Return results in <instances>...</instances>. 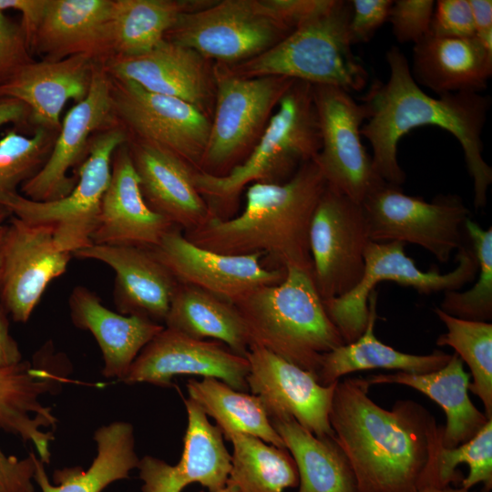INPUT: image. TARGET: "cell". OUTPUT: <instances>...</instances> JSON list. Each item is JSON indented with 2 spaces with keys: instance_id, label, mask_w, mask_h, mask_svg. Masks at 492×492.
I'll list each match as a JSON object with an SVG mask.
<instances>
[{
  "instance_id": "816d5d0a",
  "label": "cell",
  "mask_w": 492,
  "mask_h": 492,
  "mask_svg": "<svg viewBox=\"0 0 492 492\" xmlns=\"http://www.w3.org/2000/svg\"><path fill=\"white\" fill-rule=\"evenodd\" d=\"M29 116V108L23 102L14 98L0 99V127L8 123L27 127Z\"/></svg>"
},
{
  "instance_id": "7c38bea8",
  "label": "cell",
  "mask_w": 492,
  "mask_h": 492,
  "mask_svg": "<svg viewBox=\"0 0 492 492\" xmlns=\"http://www.w3.org/2000/svg\"><path fill=\"white\" fill-rule=\"evenodd\" d=\"M321 149L313 161L327 186L362 204L384 181L362 143L367 108L350 93L331 86H313Z\"/></svg>"
},
{
  "instance_id": "7dc6e473",
  "label": "cell",
  "mask_w": 492,
  "mask_h": 492,
  "mask_svg": "<svg viewBox=\"0 0 492 492\" xmlns=\"http://www.w3.org/2000/svg\"><path fill=\"white\" fill-rule=\"evenodd\" d=\"M273 15L293 31L300 25L328 9L333 0H265Z\"/></svg>"
},
{
  "instance_id": "f907efd6",
  "label": "cell",
  "mask_w": 492,
  "mask_h": 492,
  "mask_svg": "<svg viewBox=\"0 0 492 492\" xmlns=\"http://www.w3.org/2000/svg\"><path fill=\"white\" fill-rule=\"evenodd\" d=\"M7 314L0 302V369L11 367L22 362L18 343L9 332Z\"/></svg>"
},
{
  "instance_id": "7bdbcfd3",
  "label": "cell",
  "mask_w": 492,
  "mask_h": 492,
  "mask_svg": "<svg viewBox=\"0 0 492 492\" xmlns=\"http://www.w3.org/2000/svg\"><path fill=\"white\" fill-rule=\"evenodd\" d=\"M430 35L440 37H473L475 27L468 0L435 2Z\"/></svg>"
},
{
  "instance_id": "7402d4cb",
  "label": "cell",
  "mask_w": 492,
  "mask_h": 492,
  "mask_svg": "<svg viewBox=\"0 0 492 492\" xmlns=\"http://www.w3.org/2000/svg\"><path fill=\"white\" fill-rule=\"evenodd\" d=\"M73 257L97 261L114 271V302L119 313L164 325L179 282L152 249L91 244Z\"/></svg>"
},
{
  "instance_id": "681fc988",
  "label": "cell",
  "mask_w": 492,
  "mask_h": 492,
  "mask_svg": "<svg viewBox=\"0 0 492 492\" xmlns=\"http://www.w3.org/2000/svg\"><path fill=\"white\" fill-rule=\"evenodd\" d=\"M473 16L475 37L492 55V1L468 0Z\"/></svg>"
},
{
  "instance_id": "f6af8a7d",
  "label": "cell",
  "mask_w": 492,
  "mask_h": 492,
  "mask_svg": "<svg viewBox=\"0 0 492 492\" xmlns=\"http://www.w3.org/2000/svg\"><path fill=\"white\" fill-rule=\"evenodd\" d=\"M394 1L352 0L349 37L352 45L368 42L387 20Z\"/></svg>"
},
{
  "instance_id": "8fae6325",
  "label": "cell",
  "mask_w": 492,
  "mask_h": 492,
  "mask_svg": "<svg viewBox=\"0 0 492 492\" xmlns=\"http://www.w3.org/2000/svg\"><path fill=\"white\" fill-rule=\"evenodd\" d=\"M399 241H371L365 251V266L357 285L343 296L324 300L326 313L345 343L355 341L365 330L368 299L382 282L410 286L423 294L460 290L476 280L477 260L471 247L465 244L456 251V267L446 273L421 271Z\"/></svg>"
},
{
  "instance_id": "d6a6232c",
  "label": "cell",
  "mask_w": 492,
  "mask_h": 492,
  "mask_svg": "<svg viewBox=\"0 0 492 492\" xmlns=\"http://www.w3.org/2000/svg\"><path fill=\"white\" fill-rule=\"evenodd\" d=\"M270 420L295 461L298 492H357L350 463L333 437H318L290 416Z\"/></svg>"
},
{
  "instance_id": "836d02e7",
  "label": "cell",
  "mask_w": 492,
  "mask_h": 492,
  "mask_svg": "<svg viewBox=\"0 0 492 492\" xmlns=\"http://www.w3.org/2000/svg\"><path fill=\"white\" fill-rule=\"evenodd\" d=\"M213 2L112 0L109 57L133 56L150 51L165 39L181 15L204 8Z\"/></svg>"
},
{
  "instance_id": "f546056e",
  "label": "cell",
  "mask_w": 492,
  "mask_h": 492,
  "mask_svg": "<svg viewBox=\"0 0 492 492\" xmlns=\"http://www.w3.org/2000/svg\"><path fill=\"white\" fill-rule=\"evenodd\" d=\"M462 359L454 353L448 363L426 374L395 372L366 378L368 384H398L412 387L442 407L446 416L442 446L456 447L472 438L490 419L479 411L468 395L470 374Z\"/></svg>"
},
{
  "instance_id": "bcb514c9",
  "label": "cell",
  "mask_w": 492,
  "mask_h": 492,
  "mask_svg": "<svg viewBox=\"0 0 492 492\" xmlns=\"http://www.w3.org/2000/svg\"><path fill=\"white\" fill-rule=\"evenodd\" d=\"M36 461L32 452L19 459L6 456L0 448V492H34Z\"/></svg>"
},
{
  "instance_id": "4dcf8cb0",
  "label": "cell",
  "mask_w": 492,
  "mask_h": 492,
  "mask_svg": "<svg viewBox=\"0 0 492 492\" xmlns=\"http://www.w3.org/2000/svg\"><path fill=\"white\" fill-rule=\"evenodd\" d=\"M377 292L368 299V321L364 332L354 342L343 343L322 355L316 380L322 385L336 383L343 375L371 369H388L409 374H426L444 367L452 354L436 350L429 354H411L382 343L374 334Z\"/></svg>"
},
{
  "instance_id": "277c9868",
  "label": "cell",
  "mask_w": 492,
  "mask_h": 492,
  "mask_svg": "<svg viewBox=\"0 0 492 492\" xmlns=\"http://www.w3.org/2000/svg\"><path fill=\"white\" fill-rule=\"evenodd\" d=\"M320 149L313 86L296 80L246 159L221 177L196 170L194 183L212 217L228 220L238 214L241 195L251 184L287 181L303 163L313 160Z\"/></svg>"
},
{
  "instance_id": "ffe728a7",
  "label": "cell",
  "mask_w": 492,
  "mask_h": 492,
  "mask_svg": "<svg viewBox=\"0 0 492 492\" xmlns=\"http://www.w3.org/2000/svg\"><path fill=\"white\" fill-rule=\"evenodd\" d=\"M102 65L112 77L182 99L211 118L216 94L214 62L190 47L164 39L147 53L111 56Z\"/></svg>"
},
{
  "instance_id": "30bf717a",
  "label": "cell",
  "mask_w": 492,
  "mask_h": 492,
  "mask_svg": "<svg viewBox=\"0 0 492 492\" xmlns=\"http://www.w3.org/2000/svg\"><path fill=\"white\" fill-rule=\"evenodd\" d=\"M291 32L265 0H221L181 15L165 39L230 66L261 54Z\"/></svg>"
},
{
  "instance_id": "db71d44e",
  "label": "cell",
  "mask_w": 492,
  "mask_h": 492,
  "mask_svg": "<svg viewBox=\"0 0 492 492\" xmlns=\"http://www.w3.org/2000/svg\"><path fill=\"white\" fill-rule=\"evenodd\" d=\"M416 492H469V490H466L463 488L462 487L458 488H454L447 486L445 487H425Z\"/></svg>"
},
{
  "instance_id": "60d3db41",
  "label": "cell",
  "mask_w": 492,
  "mask_h": 492,
  "mask_svg": "<svg viewBox=\"0 0 492 492\" xmlns=\"http://www.w3.org/2000/svg\"><path fill=\"white\" fill-rule=\"evenodd\" d=\"M466 463L469 472L462 480V487L469 490L477 484H483L486 492L492 488V419L469 440L453 447L442 446L437 462V487L453 482L458 464Z\"/></svg>"
},
{
  "instance_id": "2e32d148",
  "label": "cell",
  "mask_w": 492,
  "mask_h": 492,
  "mask_svg": "<svg viewBox=\"0 0 492 492\" xmlns=\"http://www.w3.org/2000/svg\"><path fill=\"white\" fill-rule=\"evenodd\" d=\"M71 257L56 248L51 226L11 215L3 244L0 302L15 322L29 320L49 283L66 272Z\"/></svg>"
},
{
  "instance_id": "e0dca14e",
  "label": "cell",
  "mask_w": 492,
  "mask_h": 492,
  "mask_svg": "<svg viewBox=\"0 0 492 492\" xmlns=\"http://www.w3.org/2000/svg\"><path fill=\"white\" fill-rule=\"evenodd\" d=\"M249 371L246 356L223 343L193 338L164 326L141 350L122 382L171 387L175 376L191 374L213 377L246 392Z\"/></svg>"
},
{
  "instance_id": "11a10c76",
  "label": "cell",
  "mask_w": 492,
  "mask_h": 492,
  "mask_svg": "<svg viewBox=\"0 0 492 492\" xmlns=\"http://www.w3.org/2000/svg\"><path fill=\"white\" fill-rule=\"evenodd\" d=\"M203 492V491H200ZM216 492H238V490L235 488V487L227 484L223 488L216 491Z\"/></svg>"
},
{
  "instance_id": "603a6c76",
  "label": "cell",
  "mask_w": 492,
  "mask_h": 492,
  "mask_svg": "<svg viewBox=\"0 0 492 492\" xmlns=\"http://www.w3.org/2000/svg\"><path fill=\"white\" fill-rule=\"evenodd\" d=\"M128 148L148 206L175 227L194 230L212 218L194 183L196 169L171 151L129 138Z\"/></svg>"
},
{
  "instance_id": "5b68a950",
  "label": "cell",
  "mask_w": 492,
  "mask_h": 492,
  "mask_svg": "<svg viewBox=\"0 0 492 492\" xmlns=\"http://www.w3.org/2000/svg\"><path fill=\"white\" fill-rule=\"evenodd\" d=\"M234 305L251 345L263 347L314 375L322 355L345 343L326 313L313 274L306 271L289 267L281 282L258 287Z\"/></svg>"
},
{
  "instance_id": "8992f818",
  "label": "cell",
  "mask_w": 492,
  "mask_h": 492,
  "mask_svg": "<svg viewBox=\"0 0 492 492\" xmlns=\"http://www.w3.org/2000/svg\"><path fill=\"white\" fill-rule=\"evenodd\" d=\"M350 1L333 0L323 13L300 25L282 40L246 61L224 65L234 76L284 77L312 86L362 90L368 73L354 55L349 37Z\"/></svg>"
},
{
  "instance_id": "4316f807",
  "label": "cell",
  "mask_w": 492,
  "mask_h": 492,
  "mask_svg": "<svg viewBox=\"0 0 492 492\" xmlns=\"http://www.w3.org/2000/svg\"><path fill=\"white\" fill-rule=\"evenodd\" d=\"M112 0H49L30 46L45 60L86 55L104 63L110 56Z\"/></svg>"
},
{
  "instance_id": "ee69618b",
  "label": "cell",
  "mask_w": 492,
  "mask_h": 492,
  "mask_svg": "<svg viewBox=\"0 0 492 492\" xmlns=\"http://www.w3.org/2000/svg\"><path fill=\"white\" fill-rule=\"evenodd\" d=\"M33 60L20 24L0 10V83Z\"/></svg>"
},
{
  "instance_id": "ab89813d",
  "label": "cell",
  "mask_w": 492,
  "mask_h": 492,
  "mask_svg": "<svg viewBox=\"0 0 492 492\" xmlns=\"http://www.w3.org/2000/svg\"><path fill=\"white\" fill-rule=\"evenodd\" d=\"M56 135L35 128L28 138L12 129L0 138V207L42 168Z\"/></svg>"
},
{
  "instance_id": "7a4b0ae2",
  "label": "cell",
  "mask_w": 492,
  "mask_h": 492,
  "mask_svg": "<svg viewBox=\"0 0 492 492\" xmlns=\"http://www.w3.org/2000/svg\"><path fill=\"white\" fill-rule=\"evenodd\" d=\"M389 78L373 84L364 98L368 117L361 128L369 142L377 175L401 186L405 174L397 160V145L410 130L425 125L451 133L459 142L473 180L474 205L483 209L492 183V169L483 158L482 132L491 97L477 92H457L433 97L414 80L404 53L392 46L386 52Z\"/></svg>"
},
{
  "instance_id": "9a60e30c",
  "label": "cell",
  "mask_w": 492,
  "mask_h": 492,
  "mask_svg": "<svg viewBox=\"0 0 492 492\" xmlns=\"http://www.w3.org/2000/svg\"><path fill=\"white\" fill-rule=\"evenodd\" d=\"M117 124L111 79L102 63H97L87 97L65 115L46 161L21 186L19 193L36 201L56 200L67 196L77 182L69 171L77 169L87 158L91 138Z\"/></svg>"
},
{
  "instance_id": "f35d334b",
  "label": "cell",
  "mask_w": 492,
  "mask_h": 492,
  "mask_svg": "<svg viewBox=\"0 0 492 492\" xmlns=\"http://www.w3.org/2000/svg\"><path fill=\"white\" fill-rule=\"evenodd\" d=\"M465 233L477 260V281L469 290L446 292L439 308L456 318L489 323L492 319V228L485 230L469 218L465 223Z\"/></svg>"
},
{
  "instance_id": "f1b7e54d",
  "label": "cell",
  "mask_w": 492,
  "mask_h": 492,
  "mask_svg": "<svg viewBox=\"0 0 492 492\" xmlns=\"http://www.w3.org/2000/svg\"><path fill=\"white\" fill-rule=\"evenodd\" d=\"M410 70L419 87L438 96L481 93L492 76V55L475 36L440 37L429 34L414 46Z\"/></svg>"
},
{
  "instance_id": "c3c4849f",
  "label": "cell",
  "mask_w": 492,
  "mask_h": 492,
  "mask_svg": "<svg viewBox=\"0 0 492 492\" xmlns=\"http://www.w3.org/2000/svg\"><path fill=\"white\" fill-rule=\"evenodd\" d=\"M49 0H0V10H16L21 14V28L27 46H30L34 36L44 17Z\"/></svg>"
},
{
  "instance_id": "5bb4252c",
  "label": "cell",
  "mask_w": 492,
  "mask_h": 492,
  "mask_svg": "<svg viewBox=\"0 0 492 492\" xmlns=\"http://www.w3.org/2000/svg\"><path fill=\"white\" fill-rule=\"evenodd\" d=\"M110 79L113 111L129 138L164 148L198 170L210 118L182 99L148 91L128 80Z\"/></svg>"
},
{
  "instance_id": "1f68e13d",
  "label": "cell",
  "mask_w": 492,
  "mask_h": 492,
  "mask_svg": "<svg viewBox=\"0 0 492 492\" xmlns=\"http://www.w3.org/2000/svg\"><path fill=\"white\" fill-rule=\"evenodd\" d=\"M97 456L87 470L80 466L65 467L54 472L53 486L44 463L36 458L34 479L42 492H101L109 484L128 478L138 468L139 458L135 451L134 429L130 423L112 422L94 434Z\"/></svg>"
},
{
  "instance_id": "52a82bcc",
  "label": "cell",
  "mask_w": 492,
  "mask_h": 492,
  "mask_svg": "<svg viewBox=\"0 0 492 492\" xmlns=\"http://www.w3.org/2000/svg\"><path fill=\"white\" fill-rule=\"evenodd\" d=\"M214 108L198 171L221 177L250 155L281 99L296 80L284 77H240L219 63H214Z\"/></svg>"
},
{
  "instance_id": "44dd1931",
  "label": "cell",
  "mask_w": 492,
  "mask_h": 492,
  "mask_svg": "<svg viewBox=\"0 0 492 492\" xmlns=\"http://www.w3.org/2000/svg\"><path fill=\"white\" fill-rule=\"evenodd\" d=\"M183 402L188 423L181 457L176 465L152 456L140 458L138 469L142 492H181L191 483L216 492L227 485L231 455L220 429L210 423L194 401L183 398Z\"/></svg>"
},
{
  "instance_id": "3957f363",
  "label": "cell",
  "mask_w": 492,
  "mask_h": 492,
  "mask_svg": "<svg viewBox=\"0 0 492 492\" xmlns=\"http://www.w3.org/2000/svg\"><path fill=\"white\" fill-rule=\"evenodd\" d=\"M327 183L313 160L303 163L287 181L252 183L245 206L228 220L210 219L182 231L195 245L229 255L259 253L274 269L298 268L313 274L309 231Z\"/></svg>"
},
{
  "instance_id": "74e56055",
  "label": "cell",
  "mask_w": 492,
  "mask_h": 492,
  "mask_svg": "<svg viewBox=\"0 0 492 492\" xmlns=\"http://www.w3.org/2000/svg\"><path fill=\"white\" fill-rule=\"evenodd\" d=\"M434 313L447 330L437 338L436 344L452 347L466 363L473 377L468 390L479 397L484 414L492 419V323L456 318L439 307Z\"/></svg>"
},
{
  "instance_id": "ac0fdd59",
  "label": "cell",
  "mask_w": 492,
  "mask_h": 492,
  "mask_svg": "<svg viewBox=\"0 0 492 492\" xmlns=\"http://www.w3.org/2000/svg\"><path fill=\"white\" fill-rule=\"evenodd\" d=\"M152 251L179 283L202 289L233 304L251 291L277 284L285 276L284 270L265 266L261 254L211 251L190 241L177 227Z\"/></svg>"
},
{
  "instance_id": "ba28073f",
  "label": "cell",
  "mask_w": 492,
  "mask_h": 492,
  "mask_svg": "<svg viewBox=\"0 0 492 492\" xmlns=\"http://www.w3.org/2000/svg\"><path fill=\"white\" fill-rule=\"evenodd\" d=\"M128 139L119 123L96 133L90 139L87 158L77 169L76 185L67 196L36 201L18 192L4 207L24 221L51 226L56 248L73 256L92 244L91 236L110 180L113 154Z\"/></svg>"
},
{
  "instance_id": "9c48e42d",
  "label": "cell",
  "mask_w": 492,
  "mask_h": 492,
  "mask_svg": "<svg viewBox=\"0 0 492 492\" xmlns=\"http://www.w3.org/2000/svg\"><path fill=\"white\" fill-rule=\"evenodd\" d=\"M372 241L418 245L447 262L464 245L470 210L456 194L432 201L405 194L401 186L382 183L362 203Z\"/></svg>"
},
{
  "instance_id": "e575fe53",
  "label": "cell",
  "mask_w": 492,
  "mask_h": 492,
  "mask_svg": "<svg viewBox=\"0 0 492 492\" xmlns=\"http://www.w3.org/2000/svg\"><path fill=\"white\" fill-rule=\"evenodd\" d=\"M164 326L197 339L215 340L245 356L251 345L235 305L195 286L179 283Z\"/></svg>"
},
{
  "instance_id": "6da1fadb",
  "label": "cell",
  "mask_w": 492,
  "mask_h": 492,
  "mask_svg": "<svg viewBox=\"0 0 492 492\" xmlns=\"http://www.w3.org/2000/svg\"><path fill=\"white\" fill-rule=\"evenodd\" d=\"M366 379L339 380L329 421L347 457L357 492H416L437 487L443 427L421 404L397 400L390 410L370 398Z\"/></svg>"
},
{
  "instance_id": "b9f144b4",
  "label": "cell",
  "mask_w": 492,
  "mask_h": 492,
  "mask_svg": "<svg viewBox=\"0 0 492 492\" xmlns=\"http://www.w3.org/2000/svg\"><path fill=\"white\" fill-rule=\"evenodd\" d=\"M435 1L396 0L390 9L388 20L399 43H419L430 33Z\"/></svg>"
},
{
  "instance_id": "cb8c5ba5",
  "label": "cell",
  "mask_w": 492,
  "mask_h": 492,
  "mask_svg": "<svg viewBox=\"0 0 492 492\" xmlns=\"http://www.w3.org/2000/svg\"><path fill=\"white\" fill-rule=\"evenodd\" d=\"M97 62L86 55L60 60H33L0 83V99L14 98L30 111L29 124L58 134L66 103L83 100Z\"/></svg>"
},
{
  "instance_id": "d590c367",
  "label": "cell",
  "mask_w": 492,
  "mask_h": 492,
  "mask_svg": "<svg viewBox=\"0 0 492 492\" xmlns=\"http://www.w3.org/2000/svg\"><path fill=\"white\" fill-rule=\"evenodd\" d=\"M186 388L189 398L207 416L214 419L225 439L232 434L240 433L286 448L257 395L235 390L213 377L190 379Z\"/></svg>"
},
{
  "instance_id": "f5cc1de1",
  "label": "cell",
  "mask_w": 492,
  "mask_h": 492,
  "mask_svg": "<svg viewBox=\"0 0 492 492\" xmlns=\"http://www.w3.org/2000/svg\"><path fill=\"white\" fill-rule=\"evenodd\" d=\"M11 215L12 214L5 207H3V206L0 207V287H1L2 251H3L4 238H5V234L6 231L7 222Z\"/></svg>"
},
{
  "instance_id": "83f0119b",
  "label": "cell",
  "mask_w": 492,
  "mask_h": 492,
  "mask_svg": "<svg viewBox=\"0 0 492 492\" xmlns=\"http://www.w3.org/2000/svg\"><path fill=\"white\" fill-rule=\"evenodd\" d=\"M69 313L76 327L96 339L104 360L102 374L123 381L141 350L164 328L149 319L125 315L107 308L98 295L76 286L68 298Z\"/></svg>"
},
{
  "instance_id": "d6986e66",
  "label": "cell",
  "mask_w": 492,
  "mask_h": 492,
  "mask_svg": "<svg viewBox=\"0 0 492 492\" xmlns=\"http://www.w3.org/2000/svg\"><path fill=\"white\" fill-rule=\"evenodd\" d=\"M249 390L270 418L290 416L318 437H334L329 414L336 383L320 384L315 375L259 345L246 354Z\"/></svg>"
},
{
  "instance_id": "4fadbf2b",
  "label": "cell",
  "mask_w": 492,
  "mask_h": 492,
  "mask_svg": "<svg viewBox=\"0 0 492 492\" xmlns=\"http://www.w3.org/2000/svg\"><path fill=\"white\" fill-rule=\"evenodd\" d=\"M371 241L362 204L326 186L309 231L313 277L323 301L343 296L357 285Z\"/></svg>"
},
{
  "instance_id": "484cf974",
  "label": "cell",
  "mask_w": 492,
  "mask_h": 492,
  "mask_svg": "<svg viewBox=\"0 0 492 492\" xmlns=\"http://www.w3.org/2000/svg\"><path fill=\"white\" fill-rule=\"evenodd\" d=\"M67 373L47 364L22 361L0 369V430L31 442L44 464L50 461L51 432L56 424L51 408L40 396L62 385Z\"/></svg>"
},
{
  "instance_id": "8d00e7d4",
  "label": "cell",
  "mask_w": 492,
  "mask_h": 492,
  "mask_svg": "<svg viewBox=\"0 0 492 492\" xmlns=\"http://www.w3.org/2000/svg\"><path fill=\"white\" fill-rule=\"evenodd\" d=\"M226 439L232 444L227 484L238 492H285L299 486L295 461L286 448L240 433Z\"/></svg>"
},
{
  "instance_id": "d4e9b609",
  "label": "cell",
  "mask_w": 492,
  "mask_h": 492,
  "mask_svg": "<svg viewBox=\"0 0 492 492\" xmlns=\"http://www.w3.org/2000/svg\"><path fill=\"white\" fill-rule=\"evenodd\" d=\"M127 143L113 154L110 180L91 242L152 249L176 227L146 203Z\"/></svg>"
}]
</instances>
